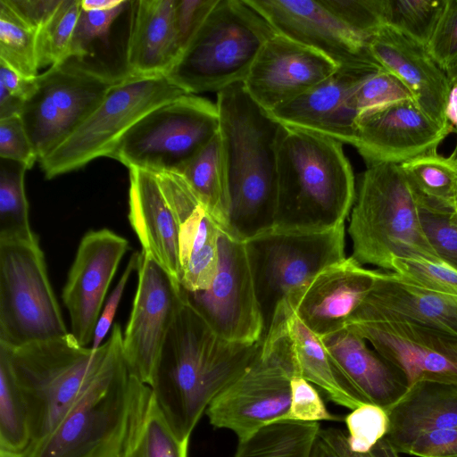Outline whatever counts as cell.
Returning a JSON list of instances; mask_svg holds the SVG:
<instances>
[{
	"mask_svg": "<svg viewBox=\"0 0 457 457\" xmlns=\"http://www.w3.org/2000/svg\"><path fill=\"white\" fill-rule=\"evenodd\" d=\"M262 342L221 338L185 294L149 385L179 438L189 439L210 403L246 370Z\"/></svg>",
	"mask_w": 457,
	"mask_h": 457,
	"instance_id": "1",
	"label": "cell"
},
{
	"mask_svg": "<svg viewBox=\"0 0 457 457\" xmlns=\"http://www.w3.org/2000/svg\"><path fill=\"white\" fill-rule=\"evenodd\" d=\"M228 195V230L246 242L274 229L277 151L285 126L257 104L243 83L217 93Z\"/></svg>",
	"mask_w": 457,
	"mask_h": 457,
	"instance_id": "2",
	"label": "cell"
},
{
	"mask_svg": "<svg viewBox=\"0 0 457 457\" xmlns=\"http://www.w3.org/2000/svg\"><path fill=\"white\" fill-rule=\"evenodd\" d=\"M277 193L274 229L314 232L345 224L356 189L343 144L285 127L277 151Z\"/></svg>",
	"mask_w": 457,
	"mask_h": 457,
	"instance_id": "3",
	"label": "cell"
},
{
	"mask_svg": "<svg viewBox=\"0 0 457 457\" xmlns=\"http://www.w3.org/2000/svg\"><path fill=\"white\" fill-rule=\"evenodd\" d=\"M122 338L116 323L97 349L79 345L71 332L60 338L17 348L0 345L28 406L29 446L54 431L122 344Z\"/></svg>",
	"mask_w": 457,
	"mask_h": 457,
	"instance_id": "4",
	"label": "cell"
},
{
	"mask_svg": "<svg viewBox=\"0 0 457 457\" xmlns=\"http://www.w3.org/2000/svg\"><path fill=\"white\" fill-rule=\"evenodd\" d=\"M419 200L420 195L400 165L367 166L348 227L351 256L361 265L389 271L395 258L441 262L423 233Z\"/></svg>",
	"mask_w": 457,
	"mask_h": 457,
	"instance_id": "5",
	"label": "cell"
},
{
	"mask_svg": "<svg viewBox=\"0 0 457 457\" xmlns=\"http://www.w3.org/2000/svg\"><path fill=\"white\" fill-rule=\"evenodd\" d=\"M276 32L245 0H217L165 75L187 94L243 83Z\"/></svg>",
	"mask_w": 457,
	"mask_h": 457,
	"instance_id": "6",
	"label": "cell"
},
{
	"mask_svg": "<svg viewBox=\"0 0 457 457\" xmlns=\"http://www.w3.org/2000/svg\"><path fill=\"white\" fill-rule=\"evenodd\" d=\"M132 401L133 378L121 344L54 431L22 457H120Z\"/></svg>",
	"mask_w": 457,
	"mask_h": 457,
	"instance_id": "7",
	"label": "cell"
},
{
	"mask_svg": "<svg viewBox=\"0 0 457 457\" xmlns=\"http://www.w3.org/2000/svg\"><path fill=\"white\" fill-rule=\"evenodd\" d=\"M295 375L300 376L287 318L278 319L246 370L206 409L210 423L232 431L238 441L248 438L287 413Z\"/></svg>",
	"mask_w": 457,
	"mask_h": 457,
	"instance_id": "8",
	"label": "cell"
},
{
	"mask_svg": "<svg viewBox=\"0 0 457 457\" xmlns=\"http://www.w3.org/2000/svg\"><path fill=\"white\" fill-rule=\"evenodd\" d=\"M125 74L70 56L35 78L20 116L38 162L91 115Z\"/></svg>",
	"mask_w": 457,
	"mask_h": 457,
	"instance_id": "9",
	"label": "cell"
},
{
	"mask_svg": "<svg viewBox=\"0 0 457 457\" xmlns=\"http://www.w3.org/2000/svg\"><path fill=\"white\" fill-rule=\"evenodd\" d=\"M69 333L38 238L0 240V345L17 348Z\"/></svg>",
	"mask_w": 457,
	"mask_h": 457,
	"instance_id": "10",
	"label": "cell"
},
{
	"mask_svg": "<svg viewBox=\"0 0 457 457\" xmlns=\"http://www.w3.org/2000/svg\"><path fill=\"white\" fill-rule=\"evenodd\" d=\"M187 94L165 75L125 74L99 106L62 143L39 162L47 179L110 157L124 135L156 107Z\"/></svg>",
	"mask_w": 457,
	"mask_h": 457,
	"instance_id": "11",
	"label": "cell"
},
{
	"mask_svg": "<svg viewBox=\"0 0 457 457\" xmlns=\"http://www.w3.org/2000/svg\"><path fill=\"white\" fill-rule=\"evenodd\" d=\"M219 130L216 104L184 94L139 120L120 140L110 158L129 170L179 173Z\"/></svg>",
	"mask_w": 457,
	"mask_h": 457,
	"instance_id": "12",
	"label": "cell"
},
{
	"mask_svg": "<svg viewBox=\"0 0 457 457\" xmlns=\"http://www.w3.org/2000/svg\"><path fill=\"white\" fill-rule=\"evenodd\" d=\"M345 227L325 231L272 229L245 242L264 333L288 297L327 267L344 260Z\"/></svg>",
	"mask_w": 457,
	"mask_h": 457,
	"instance_id": "13",
	"label": "cell"
},
{
	"mask_svg": "<svg viewBox=\"0 0 457 457\" xmlns=\"http://www.w3.org/2000/svg\"><path fill=\"white\" fill-rule=\"evenodd\" d=\"M185 294L221 338L241 344H253L263 338V320L245 242L228 230L222 228L220 232L219 267L211 285L203 291Z\"/></svg>",
	"mask_w": 457,
	"mask_h": 457,
	"instance_id": "14",
	"label": "cell"
},
{
	"mask_svg": "<svg viewBox=\"0 0 457 457\" xmlns=\"http://www.w3.org/2000/svg\"><path fill=\"white\" fill-rule=\"evenodd\" d=\"M137 271V287L123 334L122 351L130 376L149 386L185 292L142 251Z\"/></svg>",
	"mask_w": 457,
	"mask_h": 457,
	"instance_id": "15",
	"label": "cell"
},
{
	"mask_svg": "<svg viewBox=\"0 0 457 457\" xmlns=\"http://www.w3.org/2000/svg\"><path fill=\"white\" fill-rule=\"evenodd\" d=\"M345 327L361 336L405 377L457 386V336L398 320H353Z\"/></svg>",
	"mask_w": 457,
	"mask_h": 457,
	"instance_id": "16",
	"label": "cell"
},
{
	"mask_svg": "<svg viewBox=\"0 0 457 457\" xmlns=\"http://www.w3.org/2000/svg\"><path fill=\"white\" fill-rule=\"evenodd\" d=\"M453 129L422 112L413 100H402L359 115L353 146L367 166L402 163L437 151Z\"/></svg>",
	"mask_w": 457,
	"mask_h": 457,
	"instance_id": "17",
	"label": "cell"
},
{
	"mask_svg": "<svg viewBox=\"0 0 457 457\" xmlns=\"http://www.w3.org/2000/svg\"><path fill=\"white\" fill-rule=\"evenodd\" d=\"M129 249V241L109 228L90 230L79 244L62 298L71 334L83 346L93 341L107 291Z\"/></svg>",
	"mask_w": 457,
	"mask_h": 457,
	"instance_id": "18",
	"label": "cell"
},
{
	"mask_svg": "<svg viewBox=\"0 0 457 457\" xmlns=\"http://www.w3.org/2000/svg\"><path fill=\"white\" fill-rule=\"evenodd\" d=\"M245 1L277 34L322 54L338 67L379 64L370 54L368 43L322 0Z\"/></svg>",
	"mask_w": 457,
	"mask_h": 457,
	"instance_id": "19",
	"label": "cell"
},
{
	"mask_svg": "<svg viewBox=\"0 0 457 457\" xmlns=\"http://www.w3.org/2000/svg\"><path fill=\"white\" fill-rule=\"evenodd\" d=\"M338 66L322 54L275 34L262 47L243 86L267 112L314 87Z\"/></svg>",
	"mask_w": 457,
	"mask_h": 457,
	"instance_id": "20",
	"label": "cell"
},
{
	"mask_svg": "<svg viewBox=\"0 0 457 457\" xmlns=\"http://www.w3.org/2000/svg\"><path fill=\"white\" fill-rule=\"evenodd\" d=\"M378 273L345 257L319 272L282 306L318 337H325L346 326L371 291Z\"/></svg>",
	"mask_w": 457,
	"mask_h": 457,
	"instance_id": "21",
	"label": "cell"
},
{
	"mask_svg": "<svg viewBox=\"0 0 457 457\" xmlns=\"http://www.w3.org/2000/svg\"><path fill=\"white\" fill-rule=\"evenodd\" d=\"M382 69L379 64L338 67L325 80L269 113L287 128L316 132L353 145L359 117L353 96L367 78Z\"/></svg>",
	"mask_w": 457,
	"mask_h": 457,
	"instance_id": "22",
	"label": "cell"
},
{
	"mask_svg": "<svg viewBox=\"0 0 457 457\" xmlns=\"http://www.w3.org/2000/svg\"><path fill=\"white\" fill-rule=\"evenodd\" d=\"M179 226L180 285L187 292L206 289L219 267L221 227L209 213L183 176L155 173Z\"/></svg>",
	"mask_w": 457,
	"mask_h": 457,
	"instance_id": "23",
	"label": "cell"
},
{
	"mask_svg": "<svg viewBox=\"0 0 457 457\" xmlns=\"http://www.w3.org/2000/svg\"><path fill=\"white\" fill-rule=\"evenodd\" d=\"M368 49L383 69L404 85L422 112L441 124H448L449 79L425 46L382 26L369 40Z\"/></svg>",
	"mask_w": 457,
	"mask_h": 457,
	"instance_id": "24",
	"label": "cell"
},
{
	"mask_svg": "<svg viewBox=\"0 0 457 457\" xmlns=\"http://www.w3.org/2000/svg\"><path fill=\"white\" fill-rule=\"evenodd\" d=\"M369 320H404L457 336V296L419 287L394 271L378 270L371 291L348 322Z\"/></svg>",
	"mask_w": 457,
	"mask_h": 457,
	"instance_id": "25",
	"label": "cell"
},
{
	"mask_svg": "<svg viewBox=\"0 0 457 457\" xmlns=\"http://www.w3.org/2000/svg\"><path fill=\"white\" fill-rule=\"evenodd\" d=\"M129 171V220L142 252L180 284L179 226L158 178L147 170Z\"/></svg>",
	"mask_w": 457,
	"mask_h": 457,
	"instance_id": "26",
	"label": "cell"
},
{
	"mask_svg": "<svg viewBox=\"0 0 457 457\" xmlns=\"http://www.w3.org/2000/svg\"><path fill=\"white\" fill-rule=\"evenodd\" d=\"M337 370L366 403L388 411L407 391L403 374L345 327L320 337Z\"/></svg>",
	"mask_w": 457,
	"mask_h": 457,
	"instance_id": "27",
	"label": "cell"
},
{
	"mask_svg": "<svg viewBox=\"0 0 457 457\" xmlns=\"http://www.w3.org/2000/svg\"><path fill=\"white\" fill-rule=\"evenodd\" d=\"M177 0L131 1L125 49V73L135 77L166 75L182 48L176 26Z\"/></svg>",
	"mask_w": 457,
	"mask_h": 457,
	"instance_id": "28",
	"label": "cell"
},
{
	"mask_svg": "<svg viewBox=\"0 0 457 457\" xmlns=\"http://www.w3.org/2000/svg\"><path fill=\"white\" fill-rule=\"evenodd\" d=\"M387 413L389 428L385 438L398 453L422 432L457 428V386L416 382Z\"/></svg>",
	"mask_w": 457,
	"mask_h": 457,
	"instance_id": "29",
	"label": "cell"
},
{
	"mask_svg": "<svg viewBox=\"0 0 457 457\" xmlns=\"http://www.w3.org/2000/svg\"><path fill=\"white\" fill-rule=\"evenodd\" d=\"M132 378L131 422L120 457H188L189 439L174 432L151 387Z\"/></svg>",
	"mask_w": 457,
	"mask_h": 457,
	"instance_id": "30",
	"label": "cell"
},
{
	"mask_svg": "<svg viewBox=\"0 0 457 457\" xmlns=\"http://www.w3.org/2000/svg\"><path fill=\"white\" fill-rule=\"evenodd\" d=\"M287 329L301 377L318 386L330 401L338 405L354 410L366 403L339 373L321 338L291 310L287 314Z\"/></svg>",
	"mask_w": 457,
	"mask_h": 457,
	"instance_id": "31",
	"label": "cell"
},
{
	"mask_svg": "<svg viewBox=\"0 0 457 457\" xmlns=\"http://www.w3.org/2000/svg\"><path fill=\"white\" fill-rule=\"evenodd\" d=\"M179 174L209 213L221 227L228 229V195L220 133L184 167Z\"/></svg>",
	"mask_w": 457,
	"mask_h": 457,
	"instance_id": "32",
	"label": "cell"
},
{
	"mask_svg": "<svg viewBox=\"0 0 457 457\" xmlns=\"http://www.w3.org/2000/svg\"><path fill=\"white\" fill-rule=\"evenodd\" d=\"M319 422L278 420L238 441L234 457H310Z\"/></svg>",
	"mask_w": 457,
	"mask_h": 457,
	"instance_id": "33",
	"label": "cell"
},
{
	"mask_svg": "<svg viewBox=\"0 0 457 457\" xmlns=\"http://www.w3.org/2000/svg\"><path fill=\"white\" fill-rule=\"evenodd\" d=\"M417 193L437 205L453 209L457 201V160L437 151L400 165Z\"/></svg>",
	"mask_w": 457,
	"mask_h": 457,
	"instance_id": "34",
	"label": "cell"
},
{
	"mask_svg": "<svg viewBox=\"0 0 457 457\" xmlns=\"http://www.w3.org/2000/svg\"><path fill=\"white\" fill-rule=\"evenodd\" d=\"M30 443L28 406L7 355L0 348V450L23 453Z\"/></svg>",
	"mask_w": 457,
	"mask_h": 457,
	"instance_id": "35",
	"label": "cell"
},
{
	"mask_svg": "<svg viewBox=\"0 0 457 457\" xmlns=\"http://www.w3.org/2000/svg\"><path fill=\"white\" fill-rule=\"evenodd\" d=\"M27 168L1 159L0 164V240L37 238L29 222V208L25 192Z\"/></svg>",
	"mask_w": 457,
	"mask_h": 457,
	"instance_id": "36",
	"label": "cell"
},
{
	"mask_svg": "<svg viewBox=\"0 0 457 457\" xmlns=\"http://www.w3.org/2000/svg\"><path fill=\"white\" fill-rule=\"evenodd\" d=\"M446 0H378L383 26L390 27L427 47Z\"/></svg>",
	"mask_w": 457,
	"mask_h": 457,
	"instance_id": "37",
	"label": "cell"
},
{
	"mask_svg": "<svg viewBox=\"0 0 457 457\" xmlns=\"http://www.w3.org/2000/svg\"><path fill=\"white\" fill-rule=\"evenodd\" d=\"M0 61L27 79L38 76L37 32L0 0Z\"/></svg>",
	"mask_w": 457,
	"mask_h": 457,
	"instance_id": "38",
	"label": "cell"
},
{
	"mask_svg": "<svg viewBox=\"0 0 457 457\" xmlns=\"http://www.w3.org/2000/svg\"><path fill=\"white\" fill-rule=\"evenodd\" d=\"M81 10V0H62L47 23L37 32L39 69L51 67L69 57L70 47Z\"/></svg>",
	"mask_w": 457,
	"mask_h": 457,
	"instance_id": "39",
	"label": "cell"
},
{
	"mask_svg": "<svg viewBox=\"0 0 457 457\" xmlns=\"http://www.w3.org/2000/svg\"><path fill=\"white\" fill-rule=\"evenodd\" d=\"M419 216L423 233L440 262L457 270V217L453 209L420 195Z\"/></svg>",
	"mask_w": 457,
	"mask_h": 457,
	"instance_id": "40",
	"label": "cell"
},
{
	"mask_svg": "<svg viewBox=\"0 0 457 457\" xmlns=\"http://www.w3.org/2000/svg\"><path fill=\"white\" fill-rule=\"evenodd\" d=\"M350 449L358 453H370L388 432L387 411L380 406L364 403L345 419Z\"/></svg>",
	"mask_w": 457,
	"mask_h": 457,
	"instance_id": "41",
	"label": "cell"
},
{
	"mask_svg": "<svg viewBox=\"0 0 457 457\" xmlns=\"http://www.w3.org/2000/svg\"><path fill=\"white\" fill-rule=\"evenodd\" d=\"M392 271L419 287L457 296V270L442 262L395 258Z\"/></svg>",
	"mask_w": 457,
	"mask_h": 457,
	"instance_id": "42",
	"label": "cell"
},
{
	"mask_svg": "<svg viewBox=\"0 0 457 457\" xmlns=\"http://www.w3.org/2000/svg\"><path fill=\"white\" fill-rule=\"evenodd\" d=\"M131 1L124 2L107 11H87L81 8L72 36L70 56L87 59L93 54V45L105 39L117 19L130 7Z\"/></svg>",
	"mask_w": 457,
	"mask_h": 457,
	"instance_id": "43",
	"label": "cell"
},
{
	"mask_svg": "<svg viewBox=\"0 0 457 457\" xmlns=\"http://www.w3.org/2000/svg\"><path fill=\"white\" fill-rule=\"evenodd\" d=\"M413 100L409 90L392 73L382 69L367 78L353 96V104L362 112L402 100Z\"/></svg>",
	"mask_w": 457,
	"mask_h": 457,
	"instance_id": "44",
	"label": "cell"
},
{
	"mask_svg": "<svg viewBox=\"0 0 457 457\" xmlns=\"http://www.w3.org/2000/svg\"><path fill=\"white\" fill-rule=\"evenodd\" d=\"M322 3L367 43L383 26L378 0H322Z\"/></svg>",
	"mask_w": 457,
	"mask_h": 457,
	"instance_id": "45",
	"label": "cell"
},
{
	"mask_svg": "<svg viewBox=\"0 0 457 457\" xmlns=\"http://www.w3.org/2000/svg\"><path fill=\"white\" fill-rule=\"evenodd\" d=\"M427 49L445 73L457 67V0H446Z\"/></svg>",
	"mask_w": 457,
	"mask_h": 457,
	"instance_id": "46",
	"label": "cell"
},
{
	"mask_svg": "<svg viewBox=\"0 0 457 457\" xmlns=\"http://www.w3.org/2000/svg\"><path fill=\"white\" fill-rule=\"evenodd\" d=\"M291 393L289 410L279 420L319 422L340 420L328 411L315 386L303 377L295 375L292 378Z\"/></svg>",
	"mask_w": 457,
	"mask_h": 457,
	"instance_id": "47",
	"label": "cell"
},
{
	"mask_svg": "<svg viewBox=\"0 0 457 457\" xmlns=\"http://www.w3.org/2000/svg\"><path fill=\"white\" fill-rule=\"evenodd\" d=\"M0 157L21 163L27 170L38 162L37 152L19 114L0 120Z\"/></svg>",
	"mask_w": 457,
	"mask_h": 457,
	"instance_id": "48",
	"label": "cell"
},
{
	"mask_svg": "<svg viewBox=\"0 0 457 457\" xmlns=\"http://www.w3.org/2000/svg\"><path fill=\"white\" fill-rule=\"evenodd\" d=\"M35 79H27L0 61V120L20 115L34 87Z\"/></svg>",
	"mask_w": 457,
	"mask_h": 457,
	"instance_id": "49",
	"label": "cell"
},
{
	"mask_svg": "<svg viewBox=\"0 0 457 457\" xmlns=\"http://www.w3.org/2000/svg\"><path fill=\"white\" fill-rule=\"evenodd\" d=\"M398 453L417 457H457V428L422 432L403 445Z\"/></svg>",
	"mask_w": 457,
	"mask_h": 457,
	"instance_id": "50",
	"label": "cell"
},
{
	"mask_svg": "<svg viewBox=\"0 0 457 457\" xmlns=\"http://www.w3.org/2000/svg\"><path fill=\"white\" fill-rule=\"evenodd\" d=\"M139 252L133 253L116 287L110 294L96 323L91 347L97 349L112 329L114 316L122 298L126 285L134 270H137Z\"/></svg>",
	"mask_w": 457,
	"mask_h": 457,
	"instance_id": "51",
	"label": "cell"
},
{
	"mask_svg": "<svg viewBox=\"0 0 457 457\" xmlns=\"http://www.w3.org/2000/svg\"><path fill=\"white\" fill-rule=\"evenodd\" d=\"M216 2L217 0H177L175 19L182 50Z\"/></svg>",
	"mask_w": 457,
	"mask_h": 457,
	"instance_id": "52",
	"label": "cell"
},
{
	"mask_svg": "<svg viewBox=\"0 0 457 457\" xmlns=\"http://www.w3.org/2000/svg\"><path fill=\"white\" fill-rule=\"evenodd\" d=\"M12 12L37 32L51 19L62 0H4Z\"/></svg>",
	"mask_w": 457,
	"mask_h": 457,
	"instance_id": "53",
	"label": "cell"
},
{
	"mask_svg": "<svg viewBox=\"0 0 457 457\" xmlns=\"http://www.w3.org/2000/svg\"><path fill=\"white\" fill-rule=\"evenodd\" d=\"M320 435L340 457H400V454L389 445L385 437L370 453H358L350 449L347 435L339 428H320Z\"/></svg>",
	"mask_w": 457,
	"mask_h": 457,
	"instance_id": "54",
	"label": "cell"
},
{
	"mask_svg": "<svg viewBox=\"0 0 457 457\" xmlns=\"http://www.w3.org/2000/svg\"><path fill=\"white\" fill-rule=\"evenodd\" d=\"M450 82V92L446 108V120L457 135V67L446 73ZM457 160V139L453 153L451 154Z\"/></svg>",
	"mask_w": 457,
	"mask_h": 457,
	"instance_id": "55",
	"label": "cell"
},
{
	"mask_svg": "<svg viewBox=\"0 0 457 457\" xmlns=\"http://www.w3.org/2000/svg\"><path fill=\"white\" fill-rule=\"evenodd\" d=\"M310 457H340L330 445L320 435L314 440Z\"/></svg>",
	"mask_w": 457,
	"mask_h": 457,
	"instance_id": "56",
	"label": "cell"
},
{
	"mask_svg": "<svg viewBox=\"0 0 457 457\" xmlns=\"http://www.w3.org/2000/svg\"><path fill=\"white\" fill-rule=\"evenodd\" d=\"M124 0H81V8L87 11H107L120 5Z\"/></svg>",
	"mask_w": 457,
	"mask_h": 457,
	"instance_id": "57",
	"label": "cell"
},
{
	"mask_svg": "<svg viewBox=\"0 0 457 457\" xmlns=\"http://www.w3.org/2000/svg\"><path fill=\"white\" fill-rule=\"evenodd\" d=\"M0 457H22V453L0 450Z\"/></svg>",
	"mask_w": 457,
	"mask_h": 457,
	"instance_id": "58",
	"label": "cell"
},
{
	"mask_svg": "<svg viewBox=\"0 0 457 457\" xmlns=\"http://www.w3.org/2000/svg\"><path fill=\"white\" fill-rule=\"evenodd\" d=\"M453 212H454V214L456 215L457 217V201L456 203L454 204V206H453Z\"/></svg>",
	"mask_w": 457,
	"mask_h": 457,
	"instance_id": "59",
	"label": "cell"
}]
</instances>
